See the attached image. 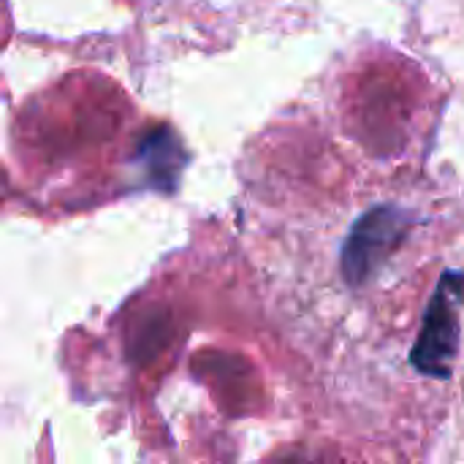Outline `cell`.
Masks as SVG:
<instances>
[{
  "mask_svg": "<svg viewBox=\"0 0 464 464\" xmlns=\"http://www.w3.org/2000/svg\"><path fill=\"white\" fill-rule=\"evenodd\" d=\"M408 228V218L402 209L394 207H378L367 212L351 231L340 266L351 285H362L372 277V272L381 266V261L402 242V234Z\"/></svg>",
  "mask_w": 464,
  "mask_h": 464,
  "instance_id": "7a4b0ae2",
  "label": "cell"
},
{
  "mask_svg": "<svg viewBox=\"0 0 464 464\" xmlns=\"http://www.w3.org/2000/svg\"><path fill=\"white\" fill-rule=\"evenodd\" d=\"M464 296V275L446 272L427 307L419 343L413 345L411 362L419 372L432 378H451L454 359L459 351V315L457 304Z\"/></svg>",
  "mask_w": 464,
  "mask_h": 464,
  "instance_id": "6da1fadb",
  "label": "cell"
}]
</instances>
